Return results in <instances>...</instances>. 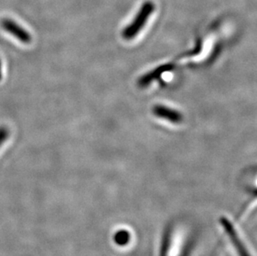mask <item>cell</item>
<instances>
[{"label": "cell", "mask_w": 257, "mask_h": 256, "mask_svg": "<svg viewBox=\"0 0 257 256\" xmlns=\"http://www.w3.org/2000/svg\"><path fill=\"white\" fill-rule=\"evenodd\" d=\"M156 113L158 114L159 116L166 117V118L171 119V120H177L178 119V115L172 112V110H169V109L157 108Z\"/></svg>", "instance_id": "cell-5"}, {"label": "cell", "mask_w": 257, "mask_h": 256, "mask_svg": "<svg viewBox=\"0 0 257 256\" xmlns=\"http://www.w3.org/2000/svg\"><path fill=\"white\" fill-rule=\"evenodd\" d=\"M220 222H221L223 230L226 232V235L230 239V241L231 242L235 252L237 253L238 256H251L247 248L245 246V243L240 238V234L233 225V223L225 216H222L221 218Z\"/></svg>", "instance_id": "cell-2"}, {"label": "cell", "mask_w": 257, "mask_h": 256, "mask_svg": "<svg viewBox=\"0 0 257 256\" xmlns=\"http://www.w3.org/2000/svg\"><path fill=\"white\" fill-rule=\"evenodd\" d=\"M131 234L126 230H118L114 235V242L119 246H125L130 243Z\"/></svg>", "instance_id": "cell-4"}, {"label": "cell", "mask_w": 257, "mask_h": 256, "mask_svg": "<svg viewBox=\"0 0 257 256\" xmlns=\"http://www.w3.org/2000/svg\"><path fill=\"white\" fill-rule=\"evenodd\" d=\"M3 29L10 33L11 35L19 39L23 44H29L32 40V37L25 29L14 20L10 19H5L1 22Z\"/></svg>", "instance_id": "cell-3"}, {"label": "cell", "mask_w": 257, "mask_h": 256, "mask_svg": "<svg viewBox=\"0 0 257 256\" xmlns=\"http://www.w3.org/2000/svg\"><path fill=\"white\" fill-rule=\"evenodd\" d=\"M8 136H9V131L7 130V128H0V146L5 143V140L7 139Z\"/></svg>", "instance_id": "cell-6"}, {"label": "cell", "mask_w": 257, "mask_h": 256, "mask_svg": "<svg viewBox=\"0 0 257 256\" xmlns=\"http://www.w3.org/2000/svg\"><path fill=\"white\" fill-rule=\"evenodd\" d=\"M154 8H155L154 4L150 1L143 4L141 10L137 15L136 18L134 19V22L132 23V25H129L123 32L125 38L126 39L134 38L143 29V27L148 21V18L150 17L151 14L153 12Z\"/></svg>", "instance_id": "cell-1"}, {"label": "cell", "mask_w": 257, "mask_h": 256, "mask_svg": "<svg viewBox=\"0 0 257 256\" xmlns=\"http://www.w3.org/2000/svg\"><path fill=\"white\" fill-rule=\"evenodd\" d=\"M2 78V64H1V61H0V80Z\"/></svg>", "instance_id": "cell-7"}]
</instances>
